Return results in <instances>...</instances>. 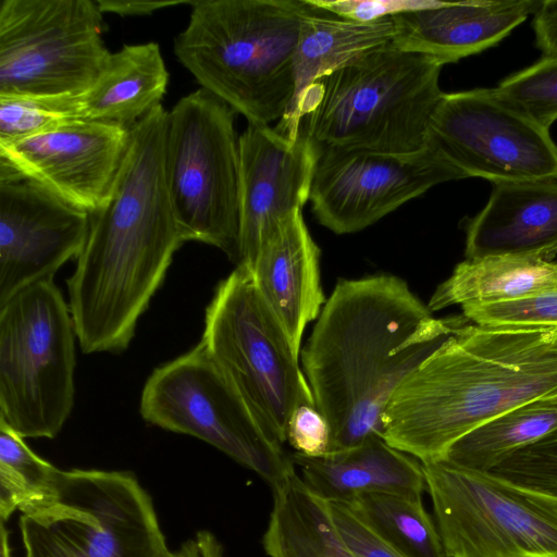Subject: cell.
<instances>
[{"mask_svg": "<svg viewBox=\"0 0 557 557\" xmlns=\"http://www.w3.org/2000/svg\"><path fill=\"white\" fill-rule=\"evenodd\" d=\"M468 323L463 315L433 317L398 276L339 280L300 350L315 407L331 428L329 453L383 437L394 392Z\"/></svg>", "mask_w": 557, "mask_h": 557, "instance_id": "obj_1", "label": "cell"}, {"mask_svg": "<svg viewBox=\"0 0 557 557\" xmlns=\"http://www.w3.org/2000/svg\"><path fill=\"white\" fill-rule=\"evenodd\" d=\"M168 111L159 104L129 131L109 195L67 281L70 311L85 354L121 351L185 242L166 183Z\"/></svg>", "mask_w": 557, "mask_h": 557, "instance_id": "obj_2", "label": "cell"}, {"mask_svg": "<svg viewBox=\"0 0 557 557\" xmlns=\"http://www.w3.org/2000/svg\"><path fill=\"white\" fill-rule=\"evenodd\" d=\"M557 396V327L466 324L392 395L383 438L421 462L523 404Z\"/></svg>", "mask_w": 557, "mask_h": 557, "instance_id": "obj_3", "label": "cell"}, {"mask_svg": "<svg viewBox=\"0 0 557 557\" xmlns=\"http://www.w3.org/2000/svg\"><path fill=\"white\" fill-rule=\"evenodd\" d=\"M442 67L392 41L318 79L275 127L290 138L301 129L317 151L420 153L428 148L430 121L444 95Z\"/></svg>", "mask_w": 557, "mask_h": 557, "instance_id": "obj_4", "label": "cell"}, {"mask_svg": "<svg viewBox=\"0 0 557 557\" xmlns=\"http://www.w3.org/2000/svg\"><path fill=\"white\" fill-rule=\"evenodd\" d=\"M173 51L201 88L270 125L295 94L294 57L310 0H197Z\"/></svg>", "mask_w": 557, "mask_h": 557, "instance_id": "obj_5", "label": "cell"}, {"mask_svg": "<svg viewBox=\"0 0 557 557\" xmlns=\"http://www.w3.org/2000/svg\"><path fill=\"white\" fill-rule=\"evenodd\" d=\"M25 557H172L150 496L128 472L55 470L22 510Z\"/></svg>", "mask_w": 557, "mask_h": 557, "instance_id": "obj_6", "label": "cell"}, {"mask_svg": "<svg viewBox=\"0 0 557 557\" xmlns=\"http://www.w3.org/2000/svg\"><path fill=\"white\" fill-rule=\"evenodd\" d=\"M74 322L52 280L0 307V420L22 437L53 438L74 404Z\"/></svg>", "mask_w": 557, "mask_h": 557, "instance_id": "obj_7", "label": "cell"}, {"mask_svg": "<svg viewBox=\"0 0 557 557\" xmlns=\"http://www.w3.org/2000/svg\"><path fill=\"white\" fill-rule=\"evenodd\" d=\"M236 112L203 88L168 111L165 174L185 242L197 240L239 260V136Z\"/></svg>", "mask_w": 557, "mask_h": 557, "instance_id": "obj_8", "label": "cell"}, {"mask_svg": "<svg viewBox=\"0 0 557 557\" xmlns=\"http://www.w3.org/2000/svg\"><path fill=\"white\" fill-rule=\"evenodd\" d=\"M201 342L250 408L286 442L294 410L315 404L300 356L247 267L237 265L219 284Z\"/></svg>", "mask_w": 557, "mask_h": 557, "instance_id": "obj_9", "label": "cell"}, {"mask_svg": "<svg viewBox=\"0 0 557 557\" xmlns=\"http://www.w3.org/2000/svg\"><path fill=\"white\" fill-rule=\"evenodd\" d=\"M140 413L153 425L209 443L271 486L295 469L284 442L245 401L202 342L151 373Z\"/></svg>", "mask_w": 557, "mask_h": 557, "instance_id": "obj_10", "label": "cell"}, {"mask_svg": "<svg viewBox=\"0 0 557 557\" xmlns=\"http://www.w3.org/2000/svg\"><path fill=\"white\" fill-rule=\"evenodd\" d=\"M421 463L449 557H557V495L444 459Z\"/></svg>", "mask_w": 557, "mask_h": 557, "instance_id": "obj_11", "label": "cell"}, {"mask_svg": "<svg viewBox=\"0 0 557 557\" xmlns=\"http://www.w3.org/2000/svg\"><path fill=\"white\" fill-rule=\"evenodd\" d=\"M102 26L96 0H2L0 96L87 90L111 54Z\"/></svg>", "mask_w": 557, "mask_h": 557, "instance_id": "obj_12", "label": "cell"}, {"mask_svg": "<svg viewBox=\"0 0 557 557\" xmlns=\"http://www.w3.org/2000/svg\"><path fill=\"white\" fill-rule=\"evenodd\" d=\"M428 146L463 177L495 182L557 176V145L549 129L519 113L494 89L443 95Z\"/></svg>", "mask_w": 557, "mask_h": 557, "instance_id": "obj_13", "label": "cell"}, {"mask_svg": "<svg viewBox=\"0 0 557 557\" xmlns=\"http://www.w3.org/2000/svg\"><path fill=\"white\" fill-rule=\"evenodd\" d=\"M465 178L436 151L412 156L318 151L309 200L315 220L335 234L364 230L433 186Z\"/></svg>", "mask_w": 557, "mask_h": 557, "instance_id": "obj_14", "label": "cell"}, {"mask_svg": "<svg viewBox=\"0 0 557 557\" xmlns=\"http://www.w3.org/2000/svg\"><path fill=\"white\" fill-rule=\"evenodd\" d=\"M129 131L115 124L77 120L0 145V181L34 182L91 213L110 193L127 149Z\"/></svg>", "mask_w": 557, "mask_h": 557, "instance_id": "obj_15", "label": "cell"}, {"mask_svg": "<svg viewBox=\"0 0 557 557\" xmlns=\"http://www.w3.org/2000/svg\"><path fill=\"white\" fill-rule=\"evenodd\" d=\"M89 213L26 180L0 181V307L81 255Z\"/></svg>", "mask_w": 557, "mask_h": 557, "instance_id": "obj_16", "label": "cell"}, {"mask_svg": "<svg viewBox=\"0 0 557 557\" xmlns=\"http://www.w3.org/2000/svg\"><path fill=\"white\" fill-rule=\"evenodd\" d=\"M318 151L301 132L248 123L239 135V260L251 268L274 231L309 200Z\"/></svg>", "mask_w": 557, "mask_h": 557, "instance_id": "obj_17", "label": "cell"}, {"mask_svg": "<svg viewBox=\"0 0 557 557\" xmlns=\"http://www.w3.org/2000/svg\"><path fill=\"white\" fill-rule=\"evenodd\" d=\"M466 259L557 256V176L493 183L486 206L466 226Z\"/></svg>", "mask_w": 557, "mask_h": 557, "instance_id": "obj_18", "label": "cell"}, {"mask_svg": "<svg viewBox=\"0 0 557 557\" xmlns=\"http://www.w3.org/2000/svg\"><path fill=\"white\" fill-rule=\"evenodd\" d=\"M540 4L535 0L435 1L394 15L393 44L441 65L454 63L498 44Z\"/></svg>", "mask_w": 557, "mask_h": 557, "instance_id": "obj_19", "label": "cell"}, {"mask_svg": "<svg viewBox=\"0 0 557 557\" xmlns=\"http://www.w3.org/2000/svg\"><path fill=\"white\" fill-rule=\"evenodd\" d=\"M248 269L300 356L304 331L326 302L320 280V248L301 210L274 231Z\"/></svg>", "mask_w": 557, "mask_h": 557, "instance_id": "obj_20", "label": "cell"}, {"mask_svg": "<svg viewBox=\"0 0 557 557\" xmlns=\"http://www.w3.org/2000/svg\"><path fill=\"white\" fill-rule=\"evenodd\" d=\"M290 458L306 486L325 502L347 503L364 493L422 497L426 492L421 461L381 436L321 457L294 453Z\"/></svg>", "mask_w": 557, "mask_h": 557, "instance_id": "obj_21", "label": "cell"}, {"mask_svg": "<svg viewBox=\"0 0 557 557\" xmlns=\"http://www.w3.org/2000/svg\"><path fill=\"white\" fill-rule=\"evenodd\" d=\"M169 72L157 42L124 45L84 92L66 96L74 120L96 121L132 128L166 92Z\"/></svg>", "mask_w": 557, "mask_h": 557, "instance_id": "obj_22", "label": "cell"}, {"mask_svg": "<svg viewBox=\"0 0 557 557\" xmlns=\"http://www.w3.org/2000/svg\"><path fill=\"white\" fill-rule=\"evenodd\" d=\"M557 289V261L485 256L458 263L432 295L431 311L516 300Z\"/></svg>", "mask_w": 557, "mask_h": 557, "instance_id": "obj_23", "label": "cell"}, {"mask_svg": "<svg viewBox=\"0 0 557 557\" xmlns=\"http://www.w3.org/2000/svg\"><path fill=\"white\" fill-rule=\"evenodd\" d=\"M395 34L393 16L357 22L317 7L300 32L294 57L295 94L284 117L293 112L318 79L359 55L392 42Z\"/></svg>", "mask_w": 557, "mask_h": 557, "instance_id": "obj_24", "label": "cell"}, {"mask_svg": "<svg viewBox=\"0 0 557 557\" xmlns=\"http://www.w3.org/2000/svg\"><path fill=\"white\" fill-rule=\"evenodd\" d=\"M272 488L273 507L262 537L269 557H357L336 532L326 502L295 469Z\"/></svg>", "mask_w": 557, "mask_h": 557, "instance_id": "obj_25", "label": "cell"}, {"mask_svg": "<svg viewBox=\"0 0 557 557\" xmlns=\"http://www.w3.org/2000/svg\"><path fill=\"white\" fill-rule=\"evenodd\" d=\"M555 430L557 396L536 399L475 428L455 442L442 459L467 469L491 472L513 453Z\"/></svg>", "mask_w": 557, "mask_h": 557, "instance_id": "obj_26", "label": "cell"}, {"mask_svg": "<svg viewBox=\"0 0 557 557\" xmlns=\"http://www.w3.org/2000/svg\"><path fill=\"white\" fill-rule=\"evenodd\" d=\"M345 504L405 557H449L422 497L364 493Z\"/></svg>", "mask_w": 557, "mask_h": 557, "instance_id": "obj_27", "label": "cell"}, {"mask_svg": "<svg viewBox=\"0 0 557 557\" xmlns=\"http://www.w3.org/2000/svg\"><path fill=\"white\" fill-rule=\"evenodd\" d=\"M57 468L38 457L24 437L0 420V517L5 522L50 491Z\"/></svg>", "mask_w": 557, "mask_h": 557, "instance_id": "obj_28", "label": "cell"}, {"mask_svg": "<svg viewBox=\"0 0 557 557\" xmlns=\"http://www.w3.org/2000/svg\"><path fill=\"white\" fill-rule=\"evenodd\" d=\"M493 89L506 104L549 129L557 120V58L543 57Z\"/></svg>", "mask_w": 557, "mask_h": 557, "instance_id": "obj_29", "label": "cell"}, {"mask_svg": "<svg viewBox=\"0 0 557 557\" xmlns=\"http://www.w3.org/2000/svg\"><path fill=\"white\" fill-rule=\"evenodd\" d=\"M73 120L59 97L0 96V145L28 138Z\"/></svg>", "mask_w": 557, "mask_h": 557, "instance_id": "obj_30", "label": "cell"}, {"mask_svg": "<svg viewBox=\"0 0 557 557\" xmlns=\"http://www.w3.org/2000/svg\"><path fill=\"white\" fill-rule=\"evenodd\" d=\"M462 315L474 324L521 327H557V289L494 304L465 306Z\"/></svg>", "mask_w": 557, "mask_h": 557, "instance_id": "obj_31", "label": "cell"}, {"mask_svg": "<svg viewBox=\"0 0 557 557\" xmlns=\"http://www.w3.org/2000/svg\"><path fill=\"white\" fill-rule=\"evenodd\" d=\"M326 504L336 532L357 557H405L367 525L347 504Z\"/></svg>", "mask_w": 557, "mask_h": 557, "instance_id": "obj_32", "label": "cell"}, {"mask_svg": "<svg viewBox=\"0 0 557 557\" xmlns=\"http://www.w3.org/2000/svg\"><path fill=\"white\" fill-rule=\"evenodd\" d=\"M286 441L295 453L321 457L330 451L331 428L315 405H301L288 420Z\"/></svg>", "mask_w": 557, "mask_h": 557, "instance_id": "obj_33", "label": "cell"}, {"mask_svg": "<svg viewBox=\"0 0 557 557\" xmlns=\"http://www.w3.org/2000/svg\"><path fill=\"white\" fill-rule=\"evenodd\" d=\"M312 4L337 16L371 22L396 14L431 7L430 0H310Z\"/></svg>", "mask_w": 557, "mask_h": 557, "instance_id": "obj_34", "label": "cell"}, {"mask_svg": "<svg viewBox=\"0 0 557 557\" xmlns=\"http://www.w3.org/2000/svg\"><path fill=\"white\" fill-rule=\"evenodd\" d=\"M536 46L544 58H557V0L541 1L533 14Z\"/></svg>", "mask_w": 557, "mask_h": 557, "instance_id": "obj_35", "label": "cell"}, {"mask_svg": "<svg viewBox=\"0 0 557 557\" xmlns=\"http://www.w3.org/2000/svg\"><path fill=\"white\" fill-rule=\"evenodd\" d=\"M101 13H114L120 16H145L153 12L176 5L189 4L191 0H172V1H126V0H96Z\"/></svg>", "mask_w": 557, "mask_h": 557, "instance_id": "obj_36", "label": "cell"}, {"mask_svg": "<svg viewBox=\"0 0 557 557\" xmlns=\"http://www.w3.org/2000/svg\"><path fill=\"white\" fill-rule=\"evenodd\" d=\"M174 555L175 557H225L222 545L209 531L197 532Z\"/></svg>", "mask_w": 557, "mask_h": 557, "instance_id": "obj_37", "label": "cell"}, {"mask_svg": "<svg viewBox=\"0 0 557 557\" xmlns=\"http://www.w3.org/2000/svg\"><path fill=\"white\" fill-rule=\"evenodd\" d=\"M0 543V557H11L9 532L7 531L3 522H1Z\"/></svg>", "mask_w": 557, "mask_h": 557, "instance_id": "obj_38", "label": "cell"}, {"mask_svg": "<svg viewBox=\"0 0 557 557\" xmlns=\"http://www.w3.org/2000/svg\"><path fill=\"white\" fill-rule=\"evenodd\" d=\"M172 557H175L174 553H173V556Z\"/></svg>", "mask_w": 557, "mask_h": 557, "instance_id": "obj_39", "label": "cell"}]
</instances>
